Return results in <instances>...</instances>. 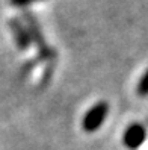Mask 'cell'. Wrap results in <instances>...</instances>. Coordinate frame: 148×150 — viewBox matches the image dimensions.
<instances>
[{
    "label": "cell",
    "instance_id": "obj_1",
    "mask_svg": "<svg viewBox=\"0 0 148 150\" xmlns=\"http://www.w3.org/2000/svg\"><path fill=\"white\" fill-rule=\"evenodd\" d=\"M23 17H24L26 29H27V33H29V37H30V41L36 44L38 52H39V56H41L42 59H50V58H53L55 53H53V50L48 49V46L46 44L44 35H42L41 28H39V23H38L36 18L33 17V14L24 12Z\"/></svg>",
    "mask_w": 148,
    "mask_h": 150
},
{
    "label": "cell",
    "instance_id": "obj_2",
    "mask_svg": "<svg viewBox=\"0 0 148 150\" xmlns=\"http://www.w3.org/2000/svg\"><path fill=\"white\" fill-rule=\"evenodd\" d=\"M109 112V105L106 102H98L95 103L94 106L86 111L85 117L82 120V127L85 132H95L98 130L100 126L104 123Z\"/></svg>",
    "mask_w": 148,
    "mask_h": 150
},
{
    "label": "cell",
    "instance_id": "obj_3",
    "mask_svg": "<svg viewBox=\"0 0 148 150\" xmlns=\"http://www.w3.org/2000/svg\"><path fill=\"white\" fill-rule=\"evenodd\" d=\"M147 138V132H145V127L142 125H139V123H133V125H130L123 134V143L126 147L128 149H137L144 144V141Z\"/></svg>",
    "mask_w": 148,
    "mask_h": 150
},
{
    "label": "cell",
    "instance_id": "obj_4",
    "mask_svg": "<svg viewBox=\"0 0 148 150\" xmlns=\"http://www.w3.org/2000/svg\"><path fill=\"white\" fill-rule=\"evenodd\" d=\"M9 28H11V32L14 35V40H15L17 47H18L20 50L29 49L32 41H30V37H29V33H27L26 26L18 18H12V20H9Z\"/></svg>",
    "mask_w": 148,
    "mask_h": 150
},
{
    "label": "cell",
    "instance_id": "obj_5",
    "mask_svg": "<svg viewBox=\"0 0 148 150\" xmlns=\"http://www.w3.org/2000/svg\"><path fill=\"white\" fill-rule=\"evenodd\" d=\"M136 91L139 96H148V70L144 73V76L141 77V81H139L137 86H136Z\"/></svg>",
    "mask_w": 148,
    "mask_h": 150
},
{
    "label": "cell",
    "instance_id": "obj_6",
    "mask_svg": "<svg viewBox=\"0 0 148 150\" xmlns=\"http://www.w3.org/2000/svg\"><path fill=\"white\" fill-rule=\"evenodd\" d=\"M11 5L15 6V8H24V6H27L33 2H39V0H9Z\"/></svg>",
    "mask_w": 148,
    "mask_h": 150
}]
</instances>
